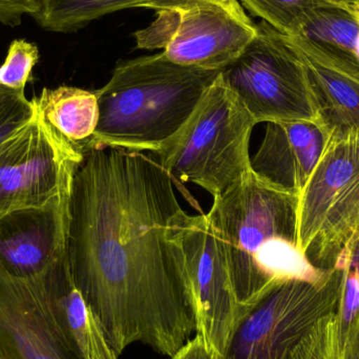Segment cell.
I'll return each instance as SVG.
<instances>
[{
	"instance_id": "cell-1",
	"label": "cell",
	"mask_w": 359,
	"mask_h": 359,
	"mask_svg": "<svg viewBox=\"0 0 359 359\" xmlns=\"http://www.w3.org/2000/svg\"><path fill=\"white\" fill-rule=\"evenodd\" d=\"M175 185L157 160L116 147L88 149L74 174L67 264L118 356L142 344L172 358L196 331Z\"/></svg>"
},
{
	"instance_id": "cell-2",
	"label": "cell",
	"mask_w": 359,
	"mask_h": 359,
	"mask_svg": "<svg viewBox=\"0 0 359 359\" xmlns=\"http://www.w3.org/2000/svg\"><path fill=\"white\" fill-rule=\"evenodd\" d=\"M299 196L253 170L213 198L207 217L223 238L243 316L276 283L322 280L329 269L310 263L297 247Z\"/></svg>"
},
{
	"instance_id": "cell-3",
	"label": "cell",
	"mask_w": 359,
	"mask_h": 359,
	"mask_svg": "<svg viewBox=\"0 0 359 359\" xmlns=\"http://www.w3.org/2000/svg\"><path fill=\"white\" fill-rule=\"evenodd\" d=\"M219 74L176 65L162 52L119 63L96 90L99 122L88 149L158 153L183 128Z\"/></svg>"
},
{
	"instance_id": "cell-4",
	"label": "cell",
	"mask_w": 359,
	"mask_h": 359,
	"mask_svg": "<svg viewBox=\"0 0 359 359\" xmlns=\"http://www.w3.org/2000/svg\"><path fill=\"white\" fill-rule=\"evenodd\" d=\"M255 126L219 74L183 128L156 153L157 161L175 181L196 184L215 198L252 170L249 143Z\"/></svg>"
},
{
	"instance_id": "cell-5",
	"label": "cell",
	"mask_w": 359,
	"mask_h": 359,
	"mask_svg": "<svg viewBox=\"0 0 359 359\" xmlns=\"http://www.w3.org/2000/svg\"><path fill=\"white\" fill-rule=\"evenodd\" d=\"M147 27L135 32L142 50H162L176 65L219 71L233 62L257 34L238 0H156Z\"/></svg>"
},
{
	"instance_id": "cell-6",
	"label": "cell",
	"mask_w": 359,
	"mask_h": 359,
	"mask_svg": "<svg viewBox=\"0 0 359 359\" xmlns=\"http://www.w3.org/2000/svg\"><path fill=\"white\" fill-rule=\"evenodd\" d=\"M219 77L255 123L322 118L307 67L290 38L261 21L251 43Z\"/></svg>"
},
{
	"instance_id": "cell-7",
	"label": "cell",
	"mask_w": 359,
	"mask_h": 359,
	"mask_svg": "<svg viewBox=\"0 0 359 359\" xmlns=\"http://www.w3.org/2000/svg\"><path fill=\"white\" fill-rule=\"evenodd\" d=\"M358 231L359 133L333 134L299 198L297 247L330 269Z\"/></svg>"
},
{
	"instance_id": "cell-8",
	"label": "cell",
	"mask_w": 359,
	"mask_h": 359,
	"mask_svg": "<svg viewBox=\"0 0 359 359\" xmlns=\"http://www.w3.org/2000/svg\"><path fill=\"white\" fill-rule=\"evenodd\" d=\"M343 270L322 280L276 283L238 322L219 359H292L297 344L318 320L337 311Z\"/></svg>"
},
{
	"instance_id": "cell-9",
	"label": "cell",
	"mask_w": 359,
	"mask_h": 359,
	"mask_svg": "<svg viewBox=\"0 0 359 359\" xmlns=\"http://www.w3.org/2000/svg\"><path fill=\"white\" fill-rule=\"evenodd\" d=\"M175 233L183 252L196 332L221 358L242 320L228 266L225 245L207 215L182 211Z\"/></svg>"
},
{
	"instance_id": "cell-10",
	"label": "cell",
	"mask_w": 359,
	"mask_h": 359,
	"mask_svg": "<svg viewBox=\"0 0 359 359\" xmlns=\"http://www.w3.org/2000/svg\"><path fill=\"white\" fill-rule=\"evenodd\" d=\"M82 159L46 128L36 109L33 119L0 147V217L48 203Z\"/></svg>"
},
{
	"instance_id": "cell-11",
	"label": "cell",
	"mask_w": 359,
	"mask_h": 359,
	"mask_svg": "<svg viewBox=\"0 0 359 359\" xmlns=\"http://www.w3.org/2000/svg\"><path fill=\"white\" fill-rule=\"evenodd\" d=\"M0 359H82L61 329L39 278L0 264Z\"/></svg>"
},
{
	"instance_id": "cell-12",
	"label": "cell",
	"mask_w": 359,
	"mask_h": 359,
	"mask_svg": "<svg viewBox=\"0 0 359 359\" xmlns=\"http://www.w3.org/2000/svg\"><path fill=\"white\" fill-rule=\"evenodd\" d=\"M74 174L42 206L0 217V264L12 276L37 278L67 252Z\"/></svg>"
},
{
	"instance_id": "cell-13",
	"label": "cell",
	"mask_w": 359,
	"mask_h": 359,
	"mask_svg": "<svg viewBox=\"0 0 359 359\" xmlns=\"http://www.w3.org/2000/svg\"><path fill=\"white\" fill-rule=\"evenodd\" d=\"M333 134L323 118L267 123L251 168L257 176L299 198Z\"/></svg>"
},
{
	"instance_id": "cell-14",
	"label": "cell",
	"mask_w": 359,
	"mask_h": 359,
	"mask_svg": "<svg viewBox=\"0 0 359 359\" xmlns=\"http://www.w3.org/2000/svg\"><path fill=\"white\" fill-rule=\"evenodd\" d=\"M288 37L304 54L359 81V4L333 1L322 6Z\"/></svg>"
},
{
	"instance_id": "cell-15",
	"label": "cell",
	"mask_w": 359,
	"mask_h": 359,
	"mask_svg": "<svg viewBox=\"0 0 359 359\" xmlns=\"http://www.w3.org/2000/svg\"><path fill=\"white\" fill-rule=\"evenodd\" d=\"M38 278L61 329L82 359H118L100 323L74 283L67 252Z\"/></svg>"
},
{
	"instance_id": "cell-16",
	"label": "cell",
	"mask_w": 359,
	"mask_h": 359,
	"mask_svg": "<svg viewBox=\"0 0 359 359\" xmlns=\"http://www.w3.org/2000/svg\"><path fill=\"white\" fill-rule=\"evenodd\" d=\"M34 100L46 128L61 142L83 156L98 126L96 92L67 86L54 90L46 88Z\"/></svg>"
},
{
	"instance_id": "cell-17",
	"label": "cell",
	"mask_w": 359,
	"mask_h": 359,
	"mask_svg": "<svg viewBox=\"0 0 359 359\" xmlns=\"http://www.w3.org/2000/svg\"><path fill=\"white\" fill-rule=\"evenodd\" d=\"M297 50L307 67L323 120L337 136L359 133L358 80Z\"/></svg>"
},
{
	"instance_id": "cell-18",
	"label": "cell",
	"mask_w": 359,
	"mask_h": 359,
	"mask_svg": "<svg viewBox=\"0 0 359 359\" xmlns=\"http://www.w3.org/2000/svg\"><path fill=\"white\" fill-rule=\"evenodd\" d=\"M156 0H39L33 17L41 29L53 33H75L111 13L143 8Z\"/></svg>"
},
{
	"instance_id": "cell-19",
	"label": "cell",
	"mask_w": 359,
	"mask_h": 359,
	"mask_svg": "<svg viewBox=\"0 0 359 359\" xmlns=\"http://www.w3.org/2000/svg\"><path fill=\"white\" fill-rule=\"evenodd\" d=\"M253 16L287 36H292L310 14L335 0H238Z\"/></svg>"
},
{
	"instance_id": "cell-20",
	"label": "cell",
	"mask_w": 359,
	"mask_h": 359,
	"mask_svg": "<svg viewBox=\"0 0 359 359\" xmlns=\"http://www.w3.org/2000/svg\"><path fill=\"white\" fill-rule=\"evenodd\" d=\"M339 310L320 318L293 350L292 359H344Z\"/></svg>"
},
{
	"instance_id": "cell-21",
	"label": "cell",
	"mask_w": 359,
	"mask_h": 359,
	"mask_svg": "<svg viewBox=\"0 0 359 359\" xmlns=\"http://www.w3.org/2000/svg\"><path fill=\"white\" fill-rule=\"evenodd\" d=\"M38 60L39 50L35 43L25 39L13 40L8 46L6 60L0 67V84L11 90L25 93Z\"/></svg>"
},
{
	"instance_id": "cell-22",
	"label": "cell",
	"mask_w": 359,
	"mask_h": 359,
	"mask_svg": "<svg viewBox=\"0 0 359 359\" xmlns=\"http://www.w3.org/2000/svg\"><path fill=\"white\" fill-rule=\"evenodd\" d=\"M36 114L34 98L0 84V147L27 126Z\"/></svg>"
},
{
	"instance_id": "cell-23",
	"label": "cell",
	"mask_w": 359,
	"mask_h": 359,
	"mask_svg": "<svg viewBox=\"0 0 359 359\" xmlns=\"http://www.w3.org/2000/svg\"><path fill=\"white\" fill-rule=\"evenodd\" d=\"M39 11V0H0V23L16 27L25 15L34 17Z\"/></svg>"
},
{
	"instance_id": "cell-24",
	"label": "cell",
	"mask_w": 359,
	"mask_h": 359,
	"mask_svg": "<svg viewBox=\"0 0 359 359\" xmlns=\"http://www.w3.org/2000/svg\"><path fill=\"white\" fill-rule=\"evenodd\" d=\"M170 359H219L202 335L196 333Z\"/></svg>"
},
{
	"instance_id": "cell-25",
	"label": "cell",
	"mask_w": 359,
	"mask_h": 359,
	"mask_svg": "<svg viewBox=\"0 0 359 359\" xmlns=\"http://www.w3.org/2000/svg\"><path fill=\"white\" fill-rule=\"evenodd\" d=\"M344 359H359V316L346 334Z\"/></svg>"
},
{
	"instance_id": "cell-26",
	"label": "cell",
	"mask_w": 359,
	"mask_h": 359,
	"mask_svg": "<svg viewBox=\"0 0 359 359\" xmlns=\"http://www.w3.org/2000/svg\"><path fill=\"white\" fill-rule=\"evenodd\" d=\"M335 1L351 2V4H359V0H335Z\"/></svg>"
}]
</instances>
